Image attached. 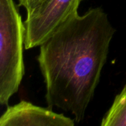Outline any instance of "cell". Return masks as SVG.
Instances as JSON below:
<instances>
[{
    "label": "cell",
    "mask_w": 126,
    "mask_h": 126,
    "mask_svg": "<svg viewBox=\"0 0 126 126\" xmlns=\"http://www.w3.org/2000/svg\"><path fill=\"white\" fill-rule=\"evenodd\" d=\"M115 29L100 7L78 13L40 46L37 57L47 104L83 120L99 84Z\"/></svg>",
    "instance_id": "obj_1"
},
{
    "label": "cell",
    "mask_w": 126,
    "mask_h": 126,
    "mask_svg": "<svg viewBox=\"0 0 126 126\" xmlns=\"http://www.w3.org/2000/svg\"><path fill=\"white\" fill-rule=\"evenodd\" d=\"M25 27L13 0H0V103L7 105L24 75Z\"/></svg>",
    "instance_id": "obj_2"
},
{
    "label": "cell",
    "mask_w": 126,
    "mask_h": 126,
    "mask_svg": "<svg viewBox=\"0 0 126 126\" xmlns=\"http://www.w3.org/2000/svg\"><path fill=\"white\" fill-rule=\"evenodd\" d=\"M81 0H41L24 21L26 49L39 47L63 24L78 13Z\"/></svg>",
    "instance_id": "obj_3"
},
{
    "label": "cell",
    "mask_w": 126,
    "mask_h": 126,
    "mask_svg": "<svg viewBox=\"0 0 126 126\" xmlns=\"http://www.w3.org/2000/svg\"><path fill=\"white\" fill-rule=\"evenodd\" d=\"M72 119L21 100L8 106L0 117V126H74Z\"/></svg>",
    "instance_id": "obj_4"
},
{
    "label": "cell",
    "mask_w": 126,
    "mask_h": 126,
    "mask_svg": "<svg viewBox=\"0 0 126 126\" xmlns=\"http://www.w3.org/2000/svg\"><path fill=\"white\" fill-rule=\"evenodd\" d=\"M102 126H126V84L103 117Z\"/></svg>",
    "instance_id": "obj_5"
},
{
    "label": "cell",
    "mask_w": 126,
    "mask_h": 126,
    "mask_svg": "<svg viewBox=\"0 0 126 126\" xmlns=\"http://www.w3.org/2000/svg\"><path fill=\"white\" fill-rule=\"evenodd\" d=\"M18 5L21 7H24L27 13L31 11L40 1L41 0H18Z\"/></svg>",
    "instance_id": "obj_6"
}]
</instances>
